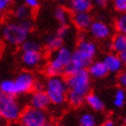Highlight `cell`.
Returning a JSON list of instances; mask_svg holds the SVG:
<instances>
[{
  "label": "cell",
  "instance_id": "cell-1",
  "mask_svg": "<svg viewBox=\"0 0 126 126\" xmlns=\"http://www.w3.org/2000/svg\"><path fill=\"white\" fill-rule=\"evenodd\" d=\"M32 30L33 22L31 18H27L24 21H15L5 24L1 33L5 42L14 46H21L28 39Z\"/></svg>",
  "mask_w": 126,
  "mask_h": 126
},
{
  "label": "cell",
  "instance_id": "cell-2",
  "mask_svg": "<svg viewBox=\"0 0 126 126\" xmlns=\"http://www.w3.org/2000/svg\"><path fill=\"white\" fill-rule=\"evenodd\" d=\"M44 91L49 97L50 104L62 106L67 102V93L69 91L64 76L47 77L44 82Z\"/></svg>",
  "mask_w": 126,
  "mask_h": 126
},
{
  "label": "cell",
  "instance_id": "cell-3",
  "mask_svg": "<svg viewBox=\"0 0 126 126\" xmlns=\"http://www.w3.org/2000/svg\"><path fill=\"white\" fill-rule=\"evenodd\" d=\"M23 108L16 96L5 95L0 92V112L6 123L18 122Z\"/></svg>",
  "mask_w": 126,
  "mask_h": 126
},
{
  "label": "cell",
  "instance_id": "cell-4",
  "mask_svg": "<svg viewBox=\"0 0 126 126\" xmlns=\"http://www.w3.org/2000/svg\"><path fill=\"white\" fill-rule=\"evenodd\" d=\"M65 79L68 89L73 92H76L82 96H86L91 91V78L86 69L80 70Z\"/></svg>",
  "mask_w": 126,
  "mask_h": 126
},
{
  "label": "cell",
  "instance_id": "cell-5",
  "mask_svg": "<svg viewBox=\"0 0 126 126\" xmlns=\"http://www.w3.org/2000/svg\"><path fill=\"white\" fill-rule=\"evenodd\" d=\"M48 121V116L45 111L37 110L32 107H27L23 109L20 117V122L23 126H39Z\"/></svg>",
  "mask_w": 126,
  "mask_h": 126
},
{
  "label": "cell",
  "instance_id": "cell-6",
  "mask_svg": "<svg viewBox=\"0 0 126 126\" xmlns=\"http://www.w3.org/2000/svg\"><path fill=\"white\" fill-rule=\"evenodd\" d=\"M35 76L30 71H22L18 73L14 79L15 88H16V96L24 95V94L32 93L34 89Z\"/></svg>",
  "mask_w": 126,
  "mask_h": 126
},
{
  "label": "cell",
  "instance_id": "cell-7",
  "mask_svg": "<svg viewBox=\"0 0 126 126\" xmlns=\"http://www.w3.org/2000/svg\"><path fill=\"white\" fill-rule=\"evenodd\" d=\"M87 31L93 39L98 41H105L110 39L113 33L112 27L103 20H93Z\"/></svg>",
  "mask_w": 126,
  "mask_h": 126
},
{
  "label": "cell",
  "instance_id": "cell-8",
  "mask_svg": "<svg viewBox=\"0 0 126 126\" xmlns=\"http://www.w3.org/2000/svg\"><path fill=\"white\" fill-rule=\"evenodd\" d=\"M103 62L108 70L109 74H115V75H118L121 71L124 70V66L122 64V62L119 58V54L118 53H115V52H109L107 53L104 59H103Z\"/></svg>",
  "mask_w": 126,
  "mask_h": 126
},
{
  "label": "cell",
  "instance_id": "cell-9",
  "mask_svg": "<svg viewBox=\"0 0 126 126\" xmlns=\"http://www.w3.org/2000/svg\"><path fill=\"white\" fill-rule=\"evenodd\" d=\"M29 100H30V107L41 111H46L49 108V106L51 105L48 95L44 90L33 91L31 93Z\"/></svg>",
  "mask_w": 126,
  "mask_h": 126
},
{
  "label": "cell",
  "instance_id": "cell-10",
  "mask_svg": "<svg viewBox=\"0 0 126 126\" xmlns=\"http://www.w3.org/2000/svg\"><path fill=\"white\" fill-rule=\"evenodd\" d=\"M44 60L42 51H25L21 54L22 64L29 69H34L39 67Z\"/></svg>",
  "mask_w": 126,
  "mask_h": 126
},
{
  "label": "cell",
  "instance_id": "cell-11",
  "mask_svg": "<svg viewBox=\"0 0 126 126\" xmlns=\"http://www.w3.org/2000/svg\"><path fill=\"white\" fill-rule=\"evenodd\" d=\"M71 22L74 27L78 29L80 32H85L90 27L93 22V16L90 12H80V14H74L71 16Z\"/></svg>",
  "mask_w": 126,
  "mask_h": 126
},
{
  "label": "cell",
  "instance_id": "cell-12",
  "mask_svg": "<svg viewBox=\"0 0 126 126\" xmlns=\"http://www.w3.org/2000/svg\"><path fill=\"white\" fill-rule=\"evenodd\" d=\"M76 49L80 50V51L83 52L85 55L89 56L90 59L94 60V58H95L97 52H98V45L95 41L85 38V39L77 41Z\"/></svg>",
  "mask_w": 126,
  "mask_h": 126
},
{
  "label": "cell",
  "instance_id": "cell-13",
  "mask_svg": "<svg viewBox=\"0 0 126 126\" xmlns=\"http://www.w3.org/2000/svg\"><path fill=\"white\" fill-rule=\"evenodd\" d=\"M65 66L54 56H50V59L44 67V74L46 77H54V76H63Z\"/></svg>",
  "mask_w": 126,
  "mask_h": 126
},
{
  "label": "cell",
  "instance_id": "cell-14",
  "mask_svg": "<svg viewBox=\"0 0 126 126\" xmlns=\"http://www.w3.org/2000/svg\"><path fill=\"white\" fill-rule=\"evenodd\" d=\"M90 78L93 79H103L109 75V72L103 61H93L86 69Z\"/></svg>",
  "mask_w": 126,
  "mask_h": 126
},
{
  "label": "cell",
  "instance_id": "cell-15",
  "mask_svg": "<svg viewBox=\"0 0 126 126\" xmlns=\"http://www.w3.org/2000/svg\"><path fill=\"white\" fill-rule=\"evenodd\" d=\"M91 0H70L68 2V9L72 15L80 12H90L92 9Z\"/></svg>",
  "mask_w": 126,
  "mask_h": 126
},
{
  "label": "cell",
  "instance_id": "cell-16",
  "mask_svg": "<svg viewBox=\"0 0 126 126\" xmlns=\"http://www.w3.org/2000/svg\"><path fill=\"white\" fill-rule=\"evenodd\" d=\"M93 62L92 59L89 56L85 55L83 52H81L80 50L75 49L72 52V59H71V64L77 69L78 71L83 70V69H87L91 63Z\"/></svg>",
  "mask_w": 126,
  "mask_h": 126
},
{
  "label": "cell",
  "instance_id": "cell-17",
  "mask_svg": "<svg viewBox=\"0 0 126 126\" xmlns=\"http://www.w3.org/2000/svg\"><path fill=\"white\" fill-rule=\"evenodd\" d=\"M84 103L94 112H103L105 110V103L96 93L89 92L85 96Z\"/></svg>",
  "mask_w": 126,
  "mask_h": 126
},
{
  "label": "cell",
  "instance_id": "cell-18",
  "mask_svg": "<svg viewBox=\"0 0 126 126\" xmlns=\"http://www.w3.org/2000/svg\"><path fill=\"white\" fill-rule=\"evenodd\" d=\"M110 48L112 50V52H115L118 54L126 50V35L118 34V33L112 35Z\"/></svg>",
  "mask_w": 126,
  "mask_h": 126
},
{
  "label": "cell",
  "instance_id": "cell-19",
  "mask_svg": "<svg viewBox=\"0 0 126 126\" xmlns=\"http://www.w3.org/2000/svg\"><path fill=\"white\" fill-rule=\"evenodd\" d=\"M63 46H64V39L60 38L55 34L47 36L45 42H44V48L47 52L50 53H54L56 50H59Z\"/></svg>",
  "mask_w": 126,
  "mask_h": 126
},
{
  "label": "cell",
  "instance_id": "cell-20",
  "mask_svg": "<svg viewBox=\"0 0 126 126\" xmlns=\"http://www.w3.org/2000/svg\"><path fill=\"white\" fill-rule=\"evenodd\" d=\"M71 16H72L71 12L64 5H59L54 8L53 17L60 24V26H62V25H69V23L71 22Z\"/></svg>",
  "mask_w": 126,
  "mask_h": 126
},
{
  "label": "cell",
  "instance_id": "cell-21",
  "mask_svg": "<svg viewBox=\"0 0 126 126\" xmlns=\"http://www.w3.org/2000/svg\"><path fill=\"white\" fill-rule=\"evenodd\" d=\"M72 52L73 50H71L69 47L67 46H63L61 47L59 50H56V51L52 54L54 58L58 59L63 65H64L65 67L69 64V63L71 62V59H72Z\"/></svg>",
  "mask_w": 126,
  "mask_h": 126
},
{
  "label": "cell",
  "instance_id": "cell-22",
  "mask_svg": "<svg viewBox=\"0 0 126 126\" xmlns=\"http://www.w3.org/2000/svg\"><path fill=\"white\" fill-rule=\"evenodd\" d=\"M31 12H32V10L27 7L24 3H22L15 7V9L12 10V16L16 21H24L27 20V18H30Z\"/></svg>",
  "mask_w": 126,
  "mask_h": 126
},
{
  "label": "cell",
  "instance_id": "cell-23",
  "mask_svg": "<svg viewBox=\"0 0 126 126\" xmlns=\"http://www.w3.org/2000/svg\"><path fill=\"white\" fill-rule=\"evenodd\" d=\"M78 126H97V120L92 113L84 112L79 116Z\"/></svg>",
  "mask_w": 126,
  "mask_h": 126
},
{
  "label": "cell",
  "instance_id": "cell-24",
  "mask_svg": "<svg viewBox=\"0 0 126 126\" xmlns=\"http://www.w3.org/2000/svg\"><path fill=\"white\" fill-rule=\"evenodd\" d=\"M84 100H85V96L80 95V94L76 92L69 90L67 93V102L73 108H80L84 104Z\"/></svg>",
  "mask_w": 126,
  "mask_h": 126
},
{
  "label": "cell",
  "instance_id": "cell-25",
  "mask_svg": "<svg viewBox=\"0 0 126 126\" xmlns=\"http://www.w3.org/2000/svg\"><path fill=\"white\" fill-rule=\"evenodd\" d=\"M0 92L5 95L16 96V88L15 82L11 79H4L0 81Z\"/></svg>",
  "mask_w": 126,
  "mask_h": 126
},
{
  "label": "cell",
  "instance_id": "cell-26",
  "mask_svg": "<svg viewBox=\"0 0 126 126\" xmlns=\"http://www.w3.org/2000/svg\"><path fill=\"white\" fill-rule=\"evenodd\" d=\"M113 29L118 34L126 35V14H120L116 16L113 24Z\"/></svg>",
  "mask_w": 126,
  "mask_h": 126
},
{
  "label": "cell",
  "instance_id": "cell-27",
  "mask_svg": "<svg viewBox=\"0 0 126 126\" xmlns=\"http://www.w3.org/2000/svg\"><path fill=\"white\" fill-rule=\"evenodd\" d=\"M126 103V90L122 88H117L114 93V97H113V105L117 109H121L124 107Z\"/></svg>",
  "mask_w": 126,
  "mask_h": 126
},
{
  "label": "cell",
  "instance_id": "cell-28",
  "mask_svg": "<svg viewBox=\"0 0 126 126\" xmlns=\"http://www.w3.org/2000/svg\"><path fill=\"white\" fill-rule=\"evenodd\" d=\"M20 47H21L22 52H25V51H41V48H42L38 41H35L32 39H27Z\"/></svg>",
  "mask_w": 126,
  "mask_h": 126
},
{
  "label": "cell",
  "instance_id": "cell-29",
  "mask_svg": "<svg viewBox=\"0 0 126 126\" xmlns=\"http://www.w3.org/2000/svg\"><path fill=\"white\" fill-rule=\"evenodd\" d=\"M112 4L119 15L126 14V0H112Z\"/></svg>",
  "mask_w": 126,
  "mask_h": 126
},
{
  "label": "cell",
  "instance_id": "cell-30",
  "mask_svg": "<svg viewBox=\"0 0 126 126\" xmlns=\"http://www.w3.org/2000/svg\"><path fill=\"white\" fill-rule=\"evenodd\" d=\"M70 32H71V29H70V26H69V25H62V26H60L58 28V30H56V32L54 34L56 36H59L60 38L65 40V38H67L69 36Z\"/></svg>",
  "mask_w": 126,
  "mask_h": 126
},
{
  "label": "cell",
  "instance_id": "cell-31",
  "mask_svg": "<svg viewBox=\"0 0 126 126\" xmlns=\"http://www.w3.org/2000/svg\"><path fill=\"white\" fill-rule=\"evenodd\" d=\"M117 84L119 88H122V89L126 90V70L125 69L117 75Z\"/></svg>",
  "mask_w": 126,
  "mask_h": 126
},
{
  "label": "cell",
  "instance_id": "cell-32",
  "mask_svg": "<svg viewBox=\"0 0 126 126\" xmlns=\"http://www.w3.org/2000/svg\"><path fill=\"white\" fill-rule=\"evenodd\" d=\"M23 3L31 10H37L40 7V0H23Z\"/></svg>",
  "mask_w": 126,
  "mask_h": 126
},
{
  "label": "cell",
  "instance_id": "cell-33",
  "mask_svg": "<svg viewBox=\"0 0 126 126\" xmlns=\"http://www.w3.org/2000/svg\"><path fill=\"white\" fill-rule=\"evenodd\" d=\"M92 1V4L94 6H96L98 8H105L108 6L110 0H91Z\"/></svg>",
  "mask_w": 126,
  "mask_h": 126
},
{
  "label": "cell",
  "instance_id": "cell-34",
  "mask_svg": "<svg viewBox=\"0 0 126 126\" xmlns=\"http://www.w3.org/2000/svg\"><path fill=\"white\" fill-rule=\"evenodd\" d=\"M9 6H10V3L6 2L5 0H0V12L2 15L9 9Z\"/></svg>",
  "mask_w": 126,
  "mask_h": 126
},
{
  "label": "cell",
  "instance_id": "cell-35",
  "mask_svg": "<svg viewBox=\"0 0 126 126\" xmlns=\"http://www.w3.org/2000/svg\"><path fill=\"white\" fill-rule=\"evenodd\" d=\"M44 90V83L42 82L41 80H35V83H34V89L33 91H41Z\"/></svg>",
  "mask_w": 126,
  "mask_h": 126
},
{
  "label": "cell",
  "instance_id": "cell-36",
  "mask_svg": "<svg viewBox=\"0 0 126 126\" xmlns=\"http://www.w3.org/2000/svg\"><path fill=\"white\" fill-rule=\"evenodd\" d=\"M119 58H120L123 66L126 67V50H124V51H122V52L119 53Z\"/></svg>",
  "mask_w": 126,
  "mask_h": 126
},
{
  "label": "cell",
  "instance_id": "cell-37",
  "mask_svg": "<svg viewBox=\"0 0 126 126\" xmlns=\"http://www.w3.org/2000/svg\"><path fill=\"white\" fill-rule=\"evenodd\" d=\"M97 126H115V122L112 120V119H108L106 120L102 125H97Z\"/></svg>",
  "mask_w": 126,
  "mask_h": 126
},
{
  "label": "cell",
  "instance_id": "cell-38",
  "mask_svg": "<svg viewBox=\"0 0 126 126\" xmlns=\"http://www.w3.org/2000/svg\"><path fill=\"white\" fill-rule=\"evenodd\" d=\"M5 123H6V122L4 121V119H3V117H2L1 112H0V126H5V125H4Z\"/></svg>",
  "mask_w": 126,
  "mask_h": 126
},
{
  "label": "cell",
  "instance_id": "cell-39",
  "mask_svg": "<svg viewBox=\"0 0 126 126\" xmlns=\"http://www.w3.org/2000/svg\"><path fill=\"white\" fill-rule=\"evenodd\" d=\"M5 126H21V124L17 122H10V123H7Z\"/></svg>",
  "mask_w": 126,
  "mask_h": 126
},
{
  "label": "cell",
  "instance_id": "cell-40",
  "mask_svg": "<svg viewBox=\"0 0 126 126\" xmlns=\"http://www.w3.org/2000/svg\"><path fill=\"white\" fill-rule=\"evenodd\" d=\"M39 126H54V124H53L52 122H49V121H47V122L43 123V124H41V125H39Z\"/></svg>",
  "mask_w": 126,
  "mask_h": 126
},
{
  "label": "cell",
  "instance_id": "cell-41",
  "mask_svg": "<svg viewBox=\"0 0 126 126\" xmlns=\"http://www.w3.org/2000/svg\"><path fill=\"white\" fill-rule=\"evenodd\" d=\"M54 1H56L58 3H60V4H65V3H68L70 0H54Z\"/></svg>",
  "mask_w": 126,
  "mask_h": 126
},
{
  "label": "cell",
  "instance_id": "cell-42",
  "mask_svg": "<svg viewBox=\"0 0 126 126\" xmlns=\"http://www.w3.org/2000/svg\"><path fill=\"white\" fill-rule=\"evenodd\" d=\"M122 124H123V126H126V117L123 119V121H122Z\"/></svg>",
  "mask_w": 126,
  "mask_h": 126
},
{
  "label": "cell",
  "instance_id": "cell-43",
  "mask_svg": "<svg viewBox=\"0 0 126 126\" xmlns=\"http://www.w3.org/2000/svg\"><path fill=\"white\" fill-rule=\"evenodd\" d=\"M2 20H3V15L1 14V12H0V23L2 22Z\"/></svg>",
  "mask_w": 126,
  "mask_h": 126
},
{
  "label": "cell",
  "instance_id": "cell-44",
  "mask_svg": "<svg viewBox=\"0 0 126 126\" xmlns=\"http://www.w3.org/2000/svg\"><path fill=\"white\" fill-rule=\"evenodd\" d=\"M5 1H6V2H8V3H11V2H14L15 0H5Z\"/></svg>",
  "mask_w": 126,
  "mask_h": 126
},
{
  "label": "cell",
  "instance_id": "cell-45",
  "mask_svg": "<svg viewBox=\"0 0 126 126\" xmlns=\"http://www.w3.org/2000/svg\"><path fill=\"white\" fill-rule=\"evenodd\" d=\"M58 126H62V125H58Z\"/></svg>",
  "mask_w": 126,
  "mask_h": 126
},
{
  "label": "cell",
  "instance_id": "cell-46",
  "mask_svg": "<svg viewBox=\"0 0 126 126\" xmlns=\"http://www.w3.org/2000/svg\"><path fill=\"white\" fill-rule=\"evenodd\" d=\"M21 126H23V125H21Z\"/></svg>",
  "mask_w": 126,
  "mask_h": 126
}]
</instances>
